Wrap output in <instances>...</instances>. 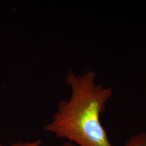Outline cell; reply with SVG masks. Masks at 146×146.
Listing matches in <instances>:
<instances>
[{"label": "cell", "mask_w": 146, "mask_h": 146, "mask_svg": "<svg viewBox=\"0 0 146 146\" xmlns=\"http://www.w3.org/2000/svg\"><path fill=\"white\" fill-rule=\"evenodd\" d=\"M41 141L40 140H36L34 141H27V142H19L14 143L10 145L0 144V146H40Z\"/></svg>", "instance_id": "obj_3"}, {"label": "cell", "mask_w": 146, "mask_h": 146, "mask_svg": "<svg viewBox=\"0 0 146 146\" xmlns=\"http://www.w3.org/2000/svg\"><path fill=\"white\" fill-rule=\"evenodd\" d=\"M123 146H146V131L136 133L131 136Z\"/></svg>", "instance_id": "obj_2"}, {"label": "cell", "mask_w": 146, "mask_h": 146, "mask_svg": "<svg viewBox=\"0 0 146 146\" xmlns=\"http://www.w3.org/2000/svg\"><path fill=\"white\" fill-rule=\"evenodd\" d=\"M66 83L71 89L70 97L59 102L44 129L76 146H114L100 121L113 89L96 84L93 71L82 75L69 72Z\"/></svg>", "instance_id": "obj_1"}, {"label": "cell", "mask_w": 146, "mask_h": 146, "mask_svg": "<svg viewBox=\"0 0 146 146\" xmlns=\"http://www.w3.org/2000/svg\"><path fill=\"white\" fill-rule=\"evenodd\" d=\"M61 146H77L76 145H75V144H74L72 142H68L67 141L66 142L64 143L62 145H61Z\"/></svg>", "instance_id": "obj_4"}]
</instances>
